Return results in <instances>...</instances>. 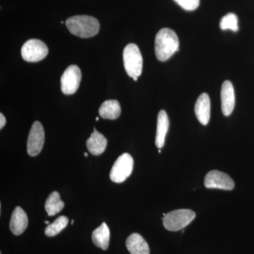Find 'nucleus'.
Returning <instances> with one entry per match:
<instances>
[{"label":"nucleus","instance_id":"nucleus-14","mask_svg":"<svg viewBox=\"0 0 254 254\" xmlns=\"http://www.w3.org/2000/svg\"><path fill=\"white\" fill-rule=\"evenodd\" d=\"M126 246L131 254H150L149 246L139 234L130 235L127 239Z\"/></svg>","mask_w":254,"mask_h":254},{"label":"nucleus","instance_id":"nucleus-26","mask_svg":"<svg viewBox=\"0 0 254 254\" xmlns=\"http://www.w3.org/2000/svg\"><path fill=\"white\" fill-rule=\"evenodd\" d=\"M73 222H74V220H71V225H73Z\"/></svg>","mask_w":254,"mask_h":254},{"label":"nucleus","instance_id":"nucleus-24","mask_svg":"<svg viewBox=\"0 0 254 254\" xmlns=\"http://www.w3.org/2000/svg\"><path fill=\"white\" fill-rule=\"evenodd\" d=\"M84 156H85V157H88V153H84Z\"/></svg>","mask_w":254,"mask_h":254},{"label":"nucleus","instance_id":"nucleus-27","mask_svg":"<svg viewBox=\"0 0 254 254\" xmlns=\"http://www.w3.org/2000/svg\"><path fill=\"white\" fill-rule=\"evenodd\" d=\"M98 120H99V118H96V121H98Z\"/></svg>","mask_w":254,"mask_h":254},{"label":"nucleus","instance_id":"nucleus-6","mask_svg":"<svg viewBox=\"0 0 254 254\" xmlns=\"http://www.w3.org/2000/svg\"><path fill=\"white\" fill-rule=\"evenodd\" d=\"M49 53L44 42L38 39L28 40L21 48V57L28 63H37L46 58Z\"/></svg>","mask_w":254,"mask_h":254},{"label":"nucleus","instance_id":"nucleus-1","mask_svg":"<svg viewBox=\"0 0 254 254\" xmlns=\"http://www.w3.org/2000/svg\"><path fill=\"white\" fill-rule=\"evenodd\" d=\"M180 46L178 36L173 30L168 28H162L155 36V53L157 59L165 62L170 59Z\"/></svg>","mask_w":254,"mask_h":254},{"label":"nucleus","instance_id":"nucleus-23","mask_svg":"<svg viewBox=\"0 0 254 254\" xmlns=\"http://www.w3.org/2000/svg\"><path fill=\"white\" fill-rule=\"evenodd\" d=\"M133 81H137V80H138V77H133Z\"/></svg>","mask_w":254,"mask_h":254},{"label":"nucleus","instance_id":"nucleus-3","mask_svg":"<svg viewBox=\"0 0 254 254\" xmlns=\"http://www.w3.org/2000/svg\"><path fill=\"white\" fill-rule=\"evenodd\" d=\"M195 216L194 212L190 209L173 210L163 217V225L169 231H179L188 226Z\"/></svg>","mask_w":254,"mask_h":254},{"label":"nucleus","instance_id":"nucleus-12","mask_svg":"<svg viewBox=\"0 0 254 254\" xmlns=\"http://www.w3.org/2000/svg\"><path fill=\"white\" fill-rule=\"evenodd\" d=\"M195 114L198 121L202 125H208L210 118V100L207 93L199 95L195 104Z\"/></svg>","mask_w":254,"mask_h":254},{"label":"nucleus","instance_id":"nucleus-20","mask_svg":"<svg viewBox=\"0 0 254 254\" xmlns=\"http://www.w3.org/2000/svg\"><path fill=\"white\" fill-rule=\"evenodd\" d=\"M220 27L223 31L230 29L234 32L238 31V18L237 15L229 13L224 16L220 20Z\"/></svg>","mask_w":254,"mask_h":254},{"label":"nucleus","instance_id":"nucleus-13","mask_svg":"<svg viewBox=\"0 0 254 254\" xmlns=\"http://www.w3.org/2000/svg\"><path fill=\"white\" fill-rule=\"evenodd\" d=\"M169 118L165 110H160L157 120V131L155 136V145L160 149L165 145V137L169 129Z\"/></svg>","mask_w":254,"mask_h":254},{"label":"nucleus","instance_id":"nucleus-17","mask_svg":"<svg viewBox=\"0 0 254 254\" xmlns=\"http://www.w3.org/2000/svg\"><path fill=\"white\" fill-rule=\"evenodd\" d=\"M121 114V107L116 100H108L105 101L99 108V115L102 118L106 120H116Z\"/></svg>","mask_w":254,"mask_h":254},{"label":"nucleus","instance_id":"nucleus-5","mask_svg":"<svg viewBox=\"0 0 254 254\" xmlns=\"http://www.w3.org/2000/svg\"><path fill=\"white\" fill-rule=\"evenodd\" d=\"M133 169V159L125 153L115 161L110 173V178L115 183H122L131 175Z\"/></svg>","mask_w":254,"mask_h":254},{"label":"nucleus","instance_id":"nucleus-28","mask_svg":"<svg viewBox=\"0 0 254 254\" xmlns=\"http://www.w3.org/2000/svg\"><path fill=\"white\" fill-rule=\"evenodd\" d=\"M158 152H159V153H161V150H160V149H159V151Z\"/></svg>","mask_w":254,"mask_h":254},{"label":"nucleus","instance_id":"nucleus-18","mask_svg":"<svg viewBox=\"0 0 254 254\" xmlns=\"http://www.w3.org/2000/svg\"><path fill=\"white\" fill-rule=\"evenodd\" d=\"M64 207V203L60 198L58 191H53L47 198L45 208L49 216H54L62 211Z\"/></svg>","mask_w":254,"mask_h":254},{"label":"nucleus","instance_id":"nucleus-21","mask_svg":"<svg viewBox=\"0 0 254 254\" xmlns=\"http://www.w3.org/2000/svg\"><path fill=\"white\" fill-rule=\"evenodd\" d=\"M175 2L180 5L182 9L187 11H193L198 7L200 0H174Z\"/></svg>","mask_w":254,"mask_h":254},{"label":"nucleus","instance_id":"nucleus-2","mask_svg":"<svg viewBox=\"0 0 254 254\" xmlns=\"http://www.w3.org/2000/svg\"><path fill=\"white\" fill-rule=\"evenodd\" d=\"M65 23L70 33L82 38H91L100 31L98 19L86 15L71 16L66 19Z\"/></svg>","mask_w":254,"mask_h":254},{"label":"nucleus","instance_id":"nucleus-22","mask_svg":"<svg viewBox=\"0 0 254 254\" xmlns=\"http://www.w3.org/2000/svg\"><path fill=\"white\" fill-rule=\"evenodd\" d=\"M6 125V119L2 113L0 114V128H2Z\"/></svg>","mask_w":254,"mask_h":254},{"label":"nucleus","instance_id":"nucleus-4","mask_svg":"<svg viewBox=\"0 0 254 254\" xmlns=\"http://www.w3.org/2000/svg\"><path fill=\"white\" fill-rule=\"evenodd\" d=\"M124 66L130 77L141 76L143 68V58L136 45L130 43L125 47L123 52Z\"/></svg>","mask_w":254,"mask_h":254},{"label":"nucleus","instance_id":"nucleus-19","mask_svg":"<svg viewBox=\"0 0 254 254\" xmlns=\"http://www.w3.org/2000/svg\"><path fill=\"white\" fill-rule=\"evenodd\" d=\"M68 223V219L67 217L60 216L56 219L52 224H50L47 226L45 230V234L47 237H54L60 233L62 230H63Z\"/></svg>","mask_w":254,"mask_h":254},{"label":"nucleus","instance_id":"nucleus-15","mask_svg":"<svg viewBox=\"0 0 254 254\" xmlns=\"http://www.w3.org/2000/svg\"><path fill=\"white\" fill-rule=\"evenodd\" d=\"M108 141L102 133L94 128L90 138L87 140L86 146L88 151L93 155H100L106 149Z\"/></svg>","mask_w":254,"mask_h":254},{"label":"nucleus","instance_id":"nucleus-7","mask_svg":"<svg viewBox=\"0 0 254 254\" xmlns=\"http://www.w3.org/2000/svg\"><path fill=\"white\" fill-rule=\"evenodd\" d=\"M81 71L76 65L68 66L61 77V90L64 94L72 95L77 91L81 81Z\"/></svg>","mask_w":254,"mask_h":254},{"label":"nucleus","instance_id":"nucleus-10","mask_svg":"<svg viewBox=\"0 0 254 254\" xmlns=\"http://www.w3.org/2000/svg\"><path fill=\"white\" fill-rule=\"evenodd\" d=\"M221 108L222 114L228 117L233 112L235 105V94L233 85L230 81L223 82L222 85Z\"/></svg>","mask_w":254,"mask_h":254},{"label":"nucleus","instance_id":"nucleus-11","mask_svg":"<svg viewBox=\"0 0 254 254\" xmlns=\"http://www.w3.org/2000/svg\"><path fill=\"white\" fill-rule=\"evenodd\" d=\"M28 225V219L26 212L21 207L15 208L11 215L9 227L14 235H21L26 230Z\"/></svg>","mask_w":254,"mask_h":254},{"label":"nucleus","instance_id":"nucleus-9","mask_svg":"<svg viewBox=\"0 0 254 254\" xmlns=\"http://www.w3.org/2000/svg\"><path fill=\"white\" fill-rule=\"evenodd\" d=\"M204 185L208 189H218L231 190L235 188V182L226 173L212 170L205 175Z\"/></svg>","mask_w":254,"mask_h":254},{"label":"nucleus","instance_id":"nucleus-16","mask_svg":"<svg viewBox=\"0 0 254 254\" xmlns=\"http://www.w3.org/2000/svg\"><path fill=\"white\" fill-rule=\"evenodd\" d=\"M110 232L105 222H103L100 226L95 229L92 233V241L96 247L103 250H107L109 247Z\"/></svg>","mask_w":254,"mask_h":254},{"label":"nucleus","instance_id":"nucleus-8","mask_svg":"<svg viewBox=\"0 0 254 254\" xmlns=\"http://www.w3.org/2000/svg\"><path fill=\"white\" fill-rule=\"evenodd\" d=\"M45 142V131L43 125L39 122H35L32 125L28 135L27 152L30 156H36L41 153Z\"/></svg>","mask_w":254,"mask_h":254},{"label":"nucleus","instance_id":"nucleus-25","mask_svg":"<svg viewBox=\"0 0 254 254\" xmlns=\"http://www.w3.org/2000/svg\"><path fill=\"white\" fill-rule=\"evenodd\" d=\"M45 223L47 224V225H49V221H45Z\"/></svg>","mask_w":254,"mask_h":254}]
</instances>
